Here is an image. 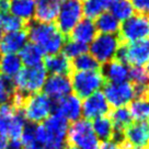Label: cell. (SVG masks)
<instances>
[{
	"mask_svg": "<svg viewBox=\"0 0 149 149\" xmlns=\"http://www.w3.org/2000/svg\"><path fill=\"white\" fill-rule=\"evenodd\" d=\"M116 61L125 65L144 67L149 64V40L124 44L122 43L116 54Z\"/></svg>",
	"mask_w": 149,
	"mask_h": 149,
	"instance_id": "obj_9",
	"label": "cell"
},
{
	"mask_svg": "<svg viewBox=\"0 0 149 149\" xmlns=\"http://www.w3.org/2000/svg\"><path fill=\"white\" fill-rule=\"evenodd\" d=\"M43 90L51 100H59L72 91L70 78L66 74H52L51 77L46 78Z\"/></svg>",
	"mask_w": 149,
	"mask_h": 149,
	"instance_id": "obj_15",
	"label": "cell"
},
{
	"mask_svg": "<svg viewBox=\"0 0 149 149\" xmlns=\"http://www.w3.org/2000/svg\"><path fill=\"white\" fill-rule=\"evenodd\" d=\"M97 32L98 31L95 29L94 22L92 20L86 18L80 20L67 37L87 45L88 43H91L94 40V37L97 36Z\"/></svg>",
	"mask_w": 149,
	"mask_h": 149,
	"instance_id": "obj_19",
	"label": "cell"
},
{
	"mask_svg": "<svg viewBox=\"0 0 149 149\" xmlns=\"http://www.w3.org/2000/svg\"><path fill=\"white\" fill-rule=\"evenodd\" d=\"M110 3L107 0H84L82 5V12L87 19H95L107 9H109Z\"/></svg>",
	"mask_w": 149,
	"mask_h": 149,
	"instance_id": "obj_30",
	"label": "cell"
},
{
	"mask_svg": "<svg viewBox=\"0 0 149 149\" xmlns=\"http://www.w3.org/2000/svg\"><path fill=\"white\" fill-rule=\"evenodd\" d=\"M21 111L25 121L38 124L51 115L53 112V100L48 98L45 93H33L25 98Z\"/></svg>",
	"mask_w": 149,
	"mask_h": 149,
	"instance_id": "obj_4",
	"label": "cell"
},
{
	"mask_svg": "<svg viewBox=\"0 0 149 149\" xmlns=\"http://www.w3.org/2000/svg\"><path fill=\"white\" fill-rule=\"evenodd\" d=\"M127 149H140V148H133V147H130V146H128V148Z\"/></svg>",
	"mask_w": 149,
	"mask_h": 149,
	"instance_id": "obj_46",
	"label": "cell"
},
{
	"mask_svg": "<svg viewBox=\"0 0 149 149\" xmlns=\"http://www.w3.org/2000/svg\"><path fill=\"white\" fill-rule=\"evenodd\" d=\"M128 67L121 61L113 59L100 67L105 84H122L128 79Z\"/></svg>",
	"mask_w": 149,
	"mask_h": 149,
	"instance_id": "obj_17",
	"label": "cell"
},
{
	"mask_svg": "<svg viewBox=\"0 0 149 149\" xmlns=\"http://www.w3.org/2000/svg\"><path fill=\"white\" fill-rule=\"evenodd\" d=\"M82 14L81 0H64L61 2L55 25L67 37L81 20Z\"/></svg>",
	"mask_w": 149,
	"mask_h": 149,
	"instance_id": "obj_11",
	"label": "cell"
},
{
	"mask_svg": "<svg viewBox=\"0 0 149 149\" xmlns=\"http://www.w3.org/2000/svg\"><path fill=\"white\" fill-rule=\"evenodd\" d=\"M25 30L31 43L37 45L48 56L59 54L67 38L55 24L38 22L36 20L28 22Z\"/></svg>",
	"mask_w": 149,
	"mask_h": 149,
	"instance_id": "obj_1",
	"label": "cell"
},
{
	"mask_svg": "<svg viewBox=\"0 0 149 149\" xmlns=\"http://www.w3.org/2000/svg\"><path fill=\"white\" fill-rule=\"evenodd\" d=\"M128 79L133 86H147L149 84V77L145 67L133 66L128 70Z\"/></svg>",
	"mask_w": 149,
	"mask_h": 149,
	"instance_id": "obj_35",
	"label": "cell"
},
{
	"mask_svg": "<svg viewBox=\"0 0 149 149\" xmlns=\"http://www.w3.org/2000/svg\"><path fill=\"white\" fill-rule=\"evenodd\" d=\"M92 128L94 134L97 135L99 140L102 141H110L114 137V127L112 124V121L110 117L107 115L99 116L93 118Z\"/></svg>",
	"mask_w": 149,
	"mask_h": 149,
	"instance_id": "obj_24",
	"label": "cell"
},
{
	"mask_svg": "<svg viewBox=\"0 0 149 149\" xmlns=\"http://www.w3.org/2000/svg\"><path fill=\"white\" fill-rule=\"evenodd\" d=\"M26 26V23L22 20L14 17L13 14L0 11V28L6 32H15V31H21L24 30Z\"/></svg>",
	"mask_w": 149,
	"mask_h": 149,
	"instance_id": "obj_31",
	"label": "cell"
},
{
	"mask_svg": "<svg viewBox=\"0 0 149 149\" xmlns=\"http://www.w3.org/2000/svg\"><path fill=\"white\" fill-rule=\"evenodd\" d=\"M122 44L118 35L99 34L94 37L90 45V55L99 64H105L115 58L117 49Z\"/></svg>",
	"mask_w": 149,
	"mask_h": 149,
	"instance_id": "obj_10",
	"label": "cell"
},
{
	"mask_svg": "<svg viewBox=\"0 0 149 149\" xmlns=\"http://www.w3.org/2000/svg\"><path fill=\"white\" fill-rule=\"evenodd\" d=\"M44 67L47 72L52 74H66L68 76L71 72V66L70 61L63 55V54H56L49 55L44 59Z\"/></svg>",
	"mask_w": 149,
	"mask_h": 149,
	"instance_id": "obj_22",
	"label": "cell"
},
{
	"mask_svg": "<svg viewBox=\"0 0 149 149\" xmlns=\"http://www.w3.org/2000/svg\"><path fill=\"white\" fill-rule=\"evenodd\" d=\"M22 69V63L18 54H1L0 55V74L14 78Z\"/></svg>",
	"mask_w": 149,
	"mask_h": 149,
	"instance_id": "obj_25",
	"label": "cell"
},
{
	"mask_svg": "<svg viewBox=\"0 0 149 149\" xmlns=\"http://www.w3.org/2000/svg\"><path fill=\"white\" fill-rule=\"evenodd\" d=\"M88 45L86 44H82L80 42H77V41H74V40H70V38H66L65 44L61 48L63 51V55L67 57L68 59H72L74 57L79 55H82L84 53L88 52Z\"/></svg>",
	"mask_w": 149,
	"mask_h": 149,
	"instance_id": "obj_34",
	"label": "cell"
},
{
	"mask_svg": "<svg viewBox=\"0 0 149 149\" xmlns=\"http://www.w3.org/2000/svg\"><path fill=\"white\" fill-rule=\"evenodd\" d=\"M133 9L140 14H149V0H130Z\"/></svg>",
	"mask_w": 149,
	"mask_h": 149,
	"instance_id": "obj_36",
	"label": "cell"
},
{
	"mask_svg": "<svg viewBox=\"0 0 149 149\" xmlns=\"http://www.w3.org/2000/svg\"><path fill=\"white\" fill-rule=\"evenodd\" d=\"M61 0H43L38 1L35 8V20L38 22L52 23L58 15Z\"/></svg>",
	"mask_w": 149,
	"mask_h": 149,
	"instance_id": "obj_20",
	"label": "cell"
},
{
	"mask_svg": "<svg viewBox=\"0 0 149 149\" xmlns=\"http://www.w3.org/2000/svg\"><path fill=\"white\" fill-rule=\"evenodd\" d=\"M40 144L46 149H65L69 122L58 114L49 115L42 124Z\"/></svg>",
	"mask_w": 149,
	"mask_h": 149,
	"instance_id": "obj_2",
	"label": "cell"
},
{
	"mask_svg": "<svg viewBox=\"0 0 149 149\" xmlns=\"http://www.w3.org/2000/svg\"><path fill=\"white\" fill-rule=\"evenodd\" d=\"M116 1H120V0H107V2L111 5V3H113V2H116Z\"/></svg>",
	"mask_w": 149,
	"mask_h": 149,
	"instance_id": "obj_44",
	"label": "cell"
},
{
	"mask_svg": "<svg viewBox=\"0 0 149 149\" xmlns=\"http://www.w3.org/2000/svg\"><path fill=\"white\" fill-rule=\"evenodd\" d=\"M2 36H3V30L0 28V41H1V38H2Z\"/></svg>",
	"mask_w": 149,
	"mask_h": 149,
	"instance_id": "obj_42",
	"label": "cell"
},
{
	"mask_svg": "<svg viewBox=\"0 0 149 149\" xmlns=\"http://www.w3.org/2000/svg\"><path fill=\"white\" fill-rule=\"evenodd\" d=\"M24 126L25 118L21 110L15 109L11 103L0 105V135L10 139H20Z\"/></svg>",
	"mask_w": 149,
	"mask_h": 149,
	"instance_id": "obj_6",
	"label": "cell"
},
{
	"mask_svg": "<svg viewBox=\"0 0 149 149\" xmlns=\"http://www.w3.org/2000/svg\"><path fill=\"white\" fill-rule=\"evenodd\" d=\"M128 111L135 122L146 121L149 118V97L136 98L133 100L130 103Z\"/></svg>",
	"mask_w": 149,
	"mask_h": 149,
	"instance_id": "obj_28",
	"label": "cell"
},
{
	"mask_svg": "<svg viewBox=\"0 0 149 149\" xmlns=\"http://www.w3.org/2000/svg\"><path fill=\"white\" fill-rule=\"evenodd\" d=\"M9 2L10 0H0V11L7 12L9 9Z\"/></svg>",
	"mask_w": 149,
	"mask_h": 149,
	"instance_id": "obj_40",
	"label": "cell"
},
{
	"mask_svg": "<svg viewBox=\"0 0 149 149\" xmlns=\"http://www.w3.org/2000/svg\"><path fill=\"white\" fill-rule=\"evenodd\" d=\"M146 69H147V72H148V77H149V64L147 65V68H146Z\"/></svg>",
	"mask_w": 149,
	"mask_h": 149,
	"instance_id": "obj_45",
	"label": "cell"
},
{
	"mask_svg": "<svg viewBox=\"0 0 149 149\" xmlns=\"http://www.w3.org/2000/svg\"><path fill=\"white\" fill-rule=\"evenodd\" d=\"M94 25L101 34H115L120 31L121 23L111 12H103L95 18Z\"/></svg>",
	"mask_w": 149,
	"mask_h": 149,
	"instance_id": "obj_27",
	"label": "cell"
},
{
	"mask_svg": "<svg viewBox=\"0 0 149 149\" xmlns=\"http://www.w3.org/2000/svg\"><path fill=\"white\" fill-rule=\"evenodd\" d=\"M109 8L111 10V13L118 21H125L134 14V9L130 0H120L116 2H113Z\"/></svg>",
	"mask_w": 149,
	"mask_h": 149,
	"instance_id": "obj_32",
	"label": "cell"
},
{
	"mask_svg": "<svg viewBox=\"0 0 149 149\" xmlns=\"http://www.w3.org/2000/svg\"><path fill=\"white\" fill-rule=\"evenodd\" d=\"M35 8V0H10L8 11H10V13L13 14L14 17L28 23L34 18Z\"/></svg>",
	"mask_w": 149,
	"mask_h": 149,
	"instance_id": "obj_21",
	"label": "cell"
},
{
	"mask_svg": "<svg viewBox=\"0 0 149 149\" xmlns=\"http://www.w3.org/2000/svg\"><path fill=\"white\" fill-rule=\"evenodd\" d=\"M71 71H90L100 69L101 65L90 54L84 53L70 61Z\"/></svg>",
	"mask_w": 149,
	"mask_h": 149,
	"instance_id": "obj_29",
	"label": "cell"
},
{
	"mask_svg": "<svg viewBox=\"0 0 149 149\" xmlns=\"http://www.w3.org/2000/svg\"><path fill=\"white\" fill-rule=\"evenodd\" d=\"M47 78V71L43 65L25 67L19 71L13 78L15 90L24 95L40 92Z\"/></svg>",
	"mask_w": 149,
	"mask_h": 149,
	"instance_id": "obj_3",
	"label": "cell"
},
{
	"mask_svg": "<svg viewBox=\"0 0 149 149\" xmlns=\"http://www.w3.org/2000/svg\"><path fill=\"white\" fill-rule=\"evenodd\" d=\"M117 35L124 44L147 40L149 37V14H133L130 19L123 21Z\"/></svg>",
	"mask_w": 149,
	"mask_h": 149,
	"instance_id": "obj_8",
	"label": "cell"
},
{
	"mask_svg": "<svg viewBox=\"0 0 149 149\" xmlns=\"http://www.w3.org/2000/svg\"><path fill=\"white\" fill-rule=\"evenodd\" d=\"M53 113L58 114L68 122H76L82 114L80 99L74 94H68L64 98L53 101Z\"/></svg>",
	"mask_w": 149,
	"mask_h": 149,
	"instance_id": "obj_14",
	"label": "cell"
},
{
	"mask_svg": "<svg viewBox=\"0 0 149 149\" xmlns=\"http://www.w3.org/2000/svg\"><path fill=\"white\" fill-rule=\"evenodd\" d=\"M26 30L8 32L0 41V54H18L28 43Z\"/></svg>",
	"mask_w": 149,
	"mask_h": 149,
	"instance_id": "obj_18",
	"label": "cell"
},
{
	"mask_svg": "<svg viewBox=\"0 0 149 149\" xmlns=\"http://www.w3.org/2000/svg\"><path fill=\"white\" fill-rule=\"evenodd\" d=\"M7 145H8V139L5 136L0 135V149H6Z\"/></svg>",
	"mask_w": 149,
	"mask_h": 149,
	"instance_id": "obj_41",
	"label": "cell"
},
{
	"mask_svg": "<svg viewBox=\"0 0 149 149\" xmlns=\"http://www.w3.org/2000/svg\"><path fill=\"white\" fill-rule=\"evenodd\" d=\"M23 149H46L44 146H42L41 144H38L37 141H34V143H31V144L24 145Z\"/></svg>",
	"mask_w": 149,
	"mask_h": 149,
	"instance_id": "obj_39",
	"label": "cell"
},
{
	"mask_svg": "<svg viewBox=\"0 0 149 149\" xmlns=\"http://www.w3.org/2000/svg\"><path fill=\"white\" fill-rule=\"evenodd\" d=\"M110 113H111L110 118L114 127V134L123 135V132L126 130V127H128L133 123V118H132L128 109L125 107H116L110 111Z\"/></svg>",
	"mask_w": 149,
	"mask_h": 149,
	"instance_id": "obj_26",
	"label": "cell"
},
{
	"mask_svg": "<svg viewBox=\"0 0 149 149\" xmlns=\"http://www.w3.org/2000/svg\"><path fill=\"white\" fill-rule=\"evenodd\" d=\"M124 141L133 148L149 149V123L133 122L123 132Z\"/></svg>",
	"mask_w": 149,
	"mask_h": 149,
	"instance_id": "obj_13",
	"label": "cell"
},
{
	"mask_svg": "<svg viewBox=\"0 0 149 149\" xmlns=\"http://www.w3.org/2000/svg\"><path fill=\"white\" fill-rule=\"evenodd\" d=\"M128 145L125 141L123 143H115L113 140L110 141H103L102 144L99 146V149H127Z\"/></svg>",
	"mask_w": 149,
	"mask_h": 149,
	"instance_id": "obj_37",
	"label": "cell"
},
{
	"mask_svg": "<svg viewBox=\"0 0 149 149\" xmlns=\"http://www.w3.org/2000/svg\"><path fill=\"white\" fill-rule=\"evenodd\" d=\"M6 149H23V145L20 139H11L8 141Z\"/></svg>",
	"mask_w": 149,
	"mask_h": 149,
	"instance_id": "obj_38",
	"label": "cell"
},
{
	"mask_svg": "<svg viewBox=\"0 0 149 149\" xmlns=\"http://www.w3.org/2000/svg\"><path fill=\"white\" fill-rule=\"evenodd\" d=\"M71 88L74 91V95L79 99H86L92 93L99 91L104 86V79L100 69L90 71H71Z\"/></svg>",
	"mask_w": 149,
	"mask_h": 149,
	"instance_id": "obj_7",
	"label": "cell"
},
{
	"mask_svg": "<svg viewBox=\"0 0 149 149\" xmlns=\"http://www.w3.org/2000/svg\"><path fill=\"white\" fill-rule=\"evenodd\" d=\"M35 1H37V2H38V1H43V0H35Z\"/></svg>",
	"mask_w": 149,
	"mask_h": 149,
	"instance_id": "obj_47",
	"label": "cell"
},
{
	"mask_svg": "<svg viewBox=\"0 0 149 149\" xmlns=\"http://www.w3.org/2000/svg\"><path fill=\"white\" fill-rule=\"evenodd\" d=\"M81 109L86 120H92L107 115L111 111V107L101 91H97L84 99V103H81Z\"/></svg>",
	"mask_w": 149,
	"mask_h": 149,
	"instance_id": "obj_16",
	"label": "cell"
},
{
	"mask_svg": "<svg viewBox=\"0 0 149 149\" xmlns=\"http://www.w3.org/2000/svg\"><path fill=\"white\" fill-rule=\"evenodd\" d=\"M66 149H79V148H77V147H74V146H67V147H66Z\"/></svg>",
	"mask_w": 149,
	"mask_h": 149,
	"instance_id": "obj_43",
	"label": "cell"
},
{
	"mask_svg": "<svg viewBox=\"0 0 149 149\" xmlns=\"http://www.w3.org/2000/svg\"><path fill=\"white\" fill-rule=\"evenodd\" d=\"M15 92L13 78L6 77L0 74V105L6 103H11Z\"/></svg>",
	"mask_w": 149,
	"mask_h": 149,
	"instance_id": "obj_33",
	"label": "cell"
},
{
	"mask_svg": "<svg viewBox=\"0 0 149 149\" xmlns=\"http://www.w3.org/2000/svg\"><path fill=\"white\" fill-rule=\"evenodd\" d=\"M103 94L109 105L114 109L126 107L135 98V89L130 82L104 84Z\"/></svg>",
	"mask_w": 149,
	"mask_h": 149,
	"instance_id": "obj_12",
	"label": "cell"
},
{
	"mask_svg": "<svg viewBox=\"0 0 149 149\" xmlns=\"http://www.w3.org/2000/svg\"><path fill=\"white\" fill-rule=\"evenodd\" d=\"M19 54L21 63L25 65V67H35L43 65L44 53L40 47L33 43H26L23 48L19 52Z\"/></svg>",
	"mask_w": 149,
	"mask_h": 149,
	"instance_id": "obj_23",
	"label": "cell"
},
{
	"mask_svg": "<svg viewBox=\"0 0 149 149\" xmlns=\"http://www.w3.org/2000/svg\"><path fill=\"white\" fill-rule=\"evenodd\" d=\"M67 146L79 149H99L100 141L88 120L72 122L67 133Z\"/></svg>",
	"mask_w": 149,
	"mask_h": 149,
	"instance_id": "obj_5",
	"label": "cell"
}]
</instances>
